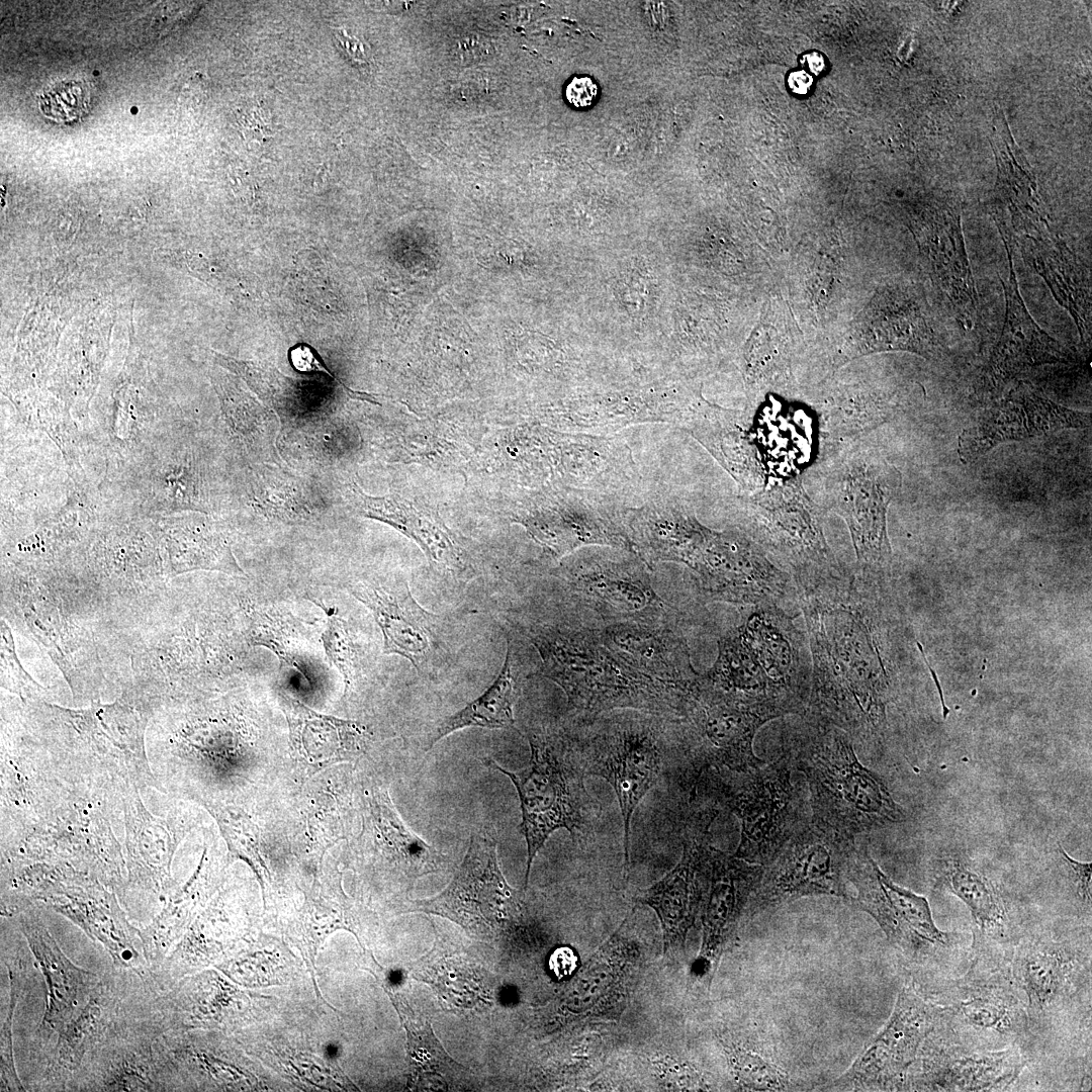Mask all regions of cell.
<instances>
[{"label":"cell","instance_id":"obj_41","mask_svg":"<svg viewBox=\"0 0 1092 1092\" xmlns=\"http://www.w3.org/2000/svg\"><path fill=\"white\" fill-rule=\"evenodd\" d=\"M519 695L518 680L512 671L511 646L508 641L503 667L493 682L478 698L457 713L443 719L429 738L430 749L446 736L466 727L502 729L514 725V705Z\"/></svg>","mask_w":1092,"mask_h":1092},{"label":"cell","instance_id":"obj_21","mask_svg":"<svg viewBox=\"0 0 1092 1092\" xmlns=\"http://www.w3.org/2000/svg\"><path fill=\"white\" fill-rule=\"evenodd\" d=\"M348 592L372 613L383 652L406 658L418 673L434 676L447 661L444 619L425 610L401 580L360 581Z\"/></svg>","mask_w":1092,"mask_h":1092},{"label":"cell","instance_id":"obj_6","mask_svg":"<svg viewBox=\"0 0 1092 1092\" xmlns=\"http://www.w3.org/2000/svg\"><path fill=\"white\" fill-rule=\"evenodd\" d=\"M793 769L783 750L771 762L746 770H706L710 772L709 794L741 821L734 856L767 867L785 843L811 820L803 788L793 782Z\"/></svg>","mask_w":1092,"mask_h":1092},{"label":"cell","instance_id":"obj_12","mask_svg":"<svg viewBox=\"0 0 1092 1092\" xmlns=\"http://www.w3.org/2000/svg\"><path fill=\"white\" fill-rule=\"evenodd\" d=\"M845 880L853 893L849 892L844 902L872 916L887 939L910 963H934L958 944V933L943 931L935 924L926 897L892 881L866 844L855 843L852 847Z\"/></svg>","mask_w":1092,"mask_h":1092},{"label":"cell","instance_id":"obj_39","mask_svg":"<svg viewBox=\"0 0 1092 1092\" xmlns=\"http://www.w3.org/2000/svg\"><path fill=\"white\" fill-rule=\"evenodd\" d=\"M698 684L725 699L746 705H777L796 714L771 686L735 628L718 640V655Z\"/></svg>","mask_w":1092,"mask_h":1092},{"label":"cell","instance_id":"obj_28","mask_svg":"<svg viewBox=\"0 0 1092 1092\" xmlns=\"http://www.w3.org/2000/svg\"><path fill=\"white\" fill-rule=\"evenodd\" d=\"M936 886L958 897L974 922L972 953L1006 956L1020 935L999 884L972 857L950 852L933 864Z\"/></svg>","mask_w":1092,"mask_h":1092},{"label":"cell","instance_id":"obj_11","mask_svg":"<svg viewBox=\"0 0 1092 1092\" xmlns=\"http://www.w3.org/2000/svg\"><path fill=\"white\" fill-rule=\"evenodd\" d=\"M937 998L931 999L939 1008L936 1025L967 1043L990 1050L1022 1048L1030 1033L1024 1002L1004 959L973 956L966 975Z\"/></svg>","mask_w":1092,"mask_h":1092},{"label":"cell","instance_id":"obj_19","mask_svg":"<svg viewBox=\"0 0 1092 1092\" xmlns=\"http://www.w3.org/2000/svg\"><path fill=\"white\" fill-rule=\"evenodd\" d=\"M600 492L580 489L572 494L538 496L525 506L516 522L555 560L586 546L633 552L623 511L614 509Z\"/></svg>","mask_w":1092,"mask_h":1092},{"label":"cell","instance_id":"obj_29","mask_svg":"<svg viewBox=\"0 0 1092 1092\" xmlns=\"http://www.w3.org/2000/svg\"><path fill=\"white\" fill-rule=\"evenodd\" d=\"M134 972L113 970L102 976L85 1005L60 1029L47 1063L41 1090L66 1091L85 1055L115 1027Z\"/></svg>","mask_w":1092,"mask_h":1092},{"label":"cell","instance_id":"obj_46","mask_svg":"<svg viewBox=\"0 0 1092 1092\" xmlns=\"http://www.w3.org/2000/svg\"><path fill=\"white\" fill-rule=\"evenodd\" d=\"M214 358L217 364L244 378L255 393L273 408L285 412L291 407L292 382L276 369L254 362L236 360L216 352Z\"/></svg>","mask_w":1092,"mask_h":1092},{"label":"cell","instance_id":"obj_31","mask_svg":"<svg viewBox=\"0 0 1092 1092\" xmlns=\"http://www.w3.org/2000/svg\"><path fill=\"white\" fill-rule=\"evenodd\" d=\"M18 927L44 978L46 1010L35 1030V1039L46 1046L85 1005L101 977L76 966L36 912H20Z\"/></svg>","mask_w":1092,"mask_h":1092},{"label":"cell","instance_id":"obj_34","mask_svg":"<svg viewBox=\"0 0 1092 1092\" xmlns=\"http://www.w3.org/2000/svg\"><path fill=\"white\" fill-rule=\"evenodd\" d=\"M1009 262L1008 280H1002L1005 317L998 342L993 347L988 373L995 383L1005 381L1023 370L1049 363L1066 362L1065 348L1046 334L1030 315L1019 291L1011 246L1003 240Z\"/></svg>","mask_w":1092,"mask_h":1092},{"label":"cell","instance_id":"obj_40","mask_svg":"<svg viewBox=\"0 0 1092 1092\" xmlns=\"http://www.w3.org/2000/svg\"><path fill=\"white\" fill-rule=\"evenodd\" d=\"M165 547L173 572L208 569L244 575L230 545L204 518L171 521L165 533Z\"/></svg>","mask_w":1092,"mask_h":1092},{"label":"cell","instance_id":"obj_35","mask_svg":"<svg viewBox=\"0 0 1092 1092\" xmlns=\"http://www.w3.org/2000/svg\"><path fill=\"white\" fill-rule=\"evenodd\" d=\"M351 496L362 516L383 522L413 539L444 573L459 579L473 575L464 549L435 514L395 495H367L356 483Z\"/></svg>","mask_w":1092,"mask_h":1092},{"label":"cell","instance_id":"obj_10","mask_svg":"<svg viewBox=\"0 0 1092 1092\" xmlns=\"http://www.w3.org/2000/svg\"><path fill=\"white\" fill-rule=\"evenodd\" d=\"M788 715L777 705H746L702 688L697 680L686 714L675 719L676 749L686 762L690 797L708 769L742 771L764 763L752 748L758 729L767 721Z\"/></svg>","mask_w":1092,"mask_h":1092},{"label":"cell","instance_id":"obj_23","mask_svg":"<svg viewBox=\"0 0 1092 1092\" xmlns=\"http://www.w3.org/2000/svg\"><path fill=\"white\" fill-rule=\"evenodd\" d=\"M1089 425L1090 414L1060 405L1033 386L1020 382L963 431L958 453L968 463L1004 442Z\"/></svg>","mask_w":1092,"mask_h":1092},{"label":"cell","instance_id":"obj_27","mask_svg":"<svg viewBox=\"0 0 1092 1092\" xmlns=\"http://www.w3.org/2000/svg\"><path fill=\"white\" fill-rule=\"evenodd\" d=\"M640 965L638 946L618 929L589 957L566 989V1018L619 1019L633 992Z\"/></svg>","mask_w":1092,"mask_h":1092},{"label":"cell","instance_id":"obj_44","mask_svg":"<svg viewBox=\"0 0 1092 1092\" xmlns=\"http://www.w3.org/2000/svg\"><path fill=\"white\" fill-rule=\"evenodd\" d=\"M9 978V995L5 1017L1 1021L0 1033V1090L26 1091L17 1074L13 1053L12 1026L16 1006L24 991L27 970L19 959L5 960Z\"/></svg>","mask_w":1092,"mask_h":1092},{"label":"cell","instance_id":"obj_33","mask_svg":"<svg viewBox=\"0 0 1092 1092\" xmlns=\"http://www.w3.org/2000/svg\"><path fill=\"white\" fill-rule=\"evenodd\" d=\"M598 633L615 655L637 670L677 686H696L700 673L686 638L662 621L610 624Z\"/></svg>","mask_w":1092,"mask_h":1092},{"label":"cell","instance_id":"obj_53","mask_svg":"<svg viewBox=\"0 0 1092 1092\" xmlns=\"http://www.w3.org/2000/svg\"><path fill=\"white\" fill-rule=\"evenodd\" d=\"M788 84L793 92L806 94L812 85V78L805 71H797L789 76Z\"/></svg>","mask_w":1092,"mask_h":1092},{"label":"cell","instance_id":"obj_42","mask_svg":"<svg viewBox=\"0 0 1092 1092\" xmlns=\"http://www.w3.org/2000/svg\"><path fill=\"white\" fill-rule=\"evenodd\" d=\"M396 1009L407 1034V1051L415 1084L420 1087L447 1089L461 1080L467 1069L455 1062L433 1032L429 1018L415 1017L408 1005L400 1000Z\"/></svg>","mask_w":1092,"mask_h":1092},{"label":"cell","instance_id":"obj_3","mask_svg":"<svg viewBox=\"0 0 1092 1092\" xmlns=\"http://www.w3.org/2000/svg\"><path fill=\"white\" fill-rule=\"evenodd\" d=\"M804 720L788 733L783 750L805 776L813 822L855 839L860 833L907 819L884 780L858 760L845 732Z\"/></svg>","mask_w":1092,"mask_h":1092},{"label":"cell","instance_id":"obj_14","mask_svg":"<svg viewBox=\"0 0 1092 1092\" xmlns=\"http://www.w3.org/2000/svg\"><path fill=\"white\" fill-rule=\"evenodd\" d=\"M1090 941L1056 932L1020 934L1005 966L1009 978L1023 997L1031 1030L1071 1005L1083 992H1090Z\"/></svg>","mask_w":1092,"mask_h":1092},{"label":"cell","instance_id":"obj_52","mask_svg":"<svg viewBox=\"0 0 1092 1092\" xmlns=\"http://www.w3.org/2000/svg\"><path fill=\"white\" fill-rule=\"evenodd\" d=\"M576 961L577 959L572 949L560 947L551 954L549 968L558 979H562L572 974L576 967Z\"/></svg>","mask_w":1092,"mask_h":1092},{"label":"cell","instance_id":"obj_13","mask_svg":"<svg viewBox=\"0 0 1092 1092\" xmlns=\"http://www.w3.org/2000/svg\"><path fill=\"white\" fill-rule=\"evenodd\" d=\"M684 565L710 602L779 605L793 588L790 574L738 528L716 531L703 525Z\"/></svg>","mask_w":1092,"mask_h":1092},{"label":"cell","instance_id":"obj_26","mask_svg":"<svg viewBox=\"0 0 1092 1092\" xmlns=\"http://www.w3.org/2000/svg\"><path fill=\"white\" fill-rule=\"evenodd\" d=\"M887 351H906L933 358L938 351L926 305L912 288L878 290L855 321L844 349L845 359Z\"/></svg>","mask_w":1092,"mask_h":1092},{"label":"cell","instance_id":"obj_24","mask_svg":"<svg viewBox=\"0 0 1092 1092\" xmlns=\"http://www.w3.org/2000/svg\"><path fill=\"white\" fill-rule=\"evenodd\" d=\"M751 608L735 630L771 686L802 717L812 669L806 635L778 604Z\"/></svg>","mask_w":1092,"mask_h":1092},{"label":"cell","instance_id":"obj_9","mask_svg":"<svg viewBox=\"0 0 1092 1092\" xmlns=\"http://www.w3.org/2000/svg\"><path fill=\"white\" fill-rule=\"evenodd\" d=\"M822 508L846 523L856 555V569L884 576L892 562L887 532L889 505L902 485L900 471L880 454L847 448L821 470Z\"/></svg>","mask_w":1092,"mask_h":1092},{"label":"cell","instance_id":"obj_45","mask_svg":"<svg viewBox=\"0 0 1092 1092\" xmlns=\"http://www.w3.org/2000/svg\"><path fill=\"white\" fill-rule=\"evenodd\" d=\"M313 602L324 610L327 616L326 628L322 634L324 649L328 660L341 673L345 692L355 685L360 673L357 648L347 622L338 615L337 609L326 606L323 602Z\"/></svg>","mask_w":1092,"mask_h":1092},{"label":"cell","instance_id":"obj_16","mask_svg":"<svg viewBox=\"0 0 1092 1092\" xmlns=\"http://www.w3.org/2000/svg\"><path fill=\"white\" fill-rule=\"evenodd\" d=\"M854 844L855 839L810 820L765 867L746 914L752 916L807 896L845 898L846 862Z\"/></svg>","mask_w":1092,"mask_h":1092},{"label":"cell","instance_id":"obj_4","mask_svg":"<svg viewBox=\"0 0 1092 1092\" xmlns=\"http://www.w3.org/2000/svg\"><path fill=\"white\" fill-rule=\"evenodd\" d=\"M528 740L530 760L518 771L485 760L489 768L511 780L519 796L520 828L527 843L524 892L534 858L549 836L558 829H566L573 838L586 836L601 814L599 802L586 791L573 741L547 730L529 732Z\"/></svg>","mask_w":1092,"mask_h":1092},{"label":"cell","instance_id":"obj_43","mask_svg":"<svg viewBox=\"0 0 1092 1092\" xmlns=\"http://www.w3.org/2000/svg\"><path fill=\"white\" fill-rule=\"evenodd\" d=\"M726 1058L739 1087L752 1091H784L791 1087L788 1074L761 1049L723 1042Z\"/></svg>","mask_w":1092,"mask_h":1092},{"label":"cell","instance_id":"obj_25","mask_svg":"<svg viewBox=\"0 0 1092 1092\" xmlns=\"http://www.w3.org/2000/svg\"><path fill=\"white\" fill-rule=\"evenodd\" d=\"M765 867L713 847L709 882L700 915L702 941L696 973L710 986L722 956L735 937Z\"/></svg>","mask_w":1092,"mask_h":1092},{"label":"cell","instance_id":"obj_49","mask_svg":"<svg viewBox=\"0 0 1092 1092\" xmlns=\"http://www.w3.org/2000/svg\"><path fill=\"white\" fill-rule=\"evenodd\" d=\"M1060 858L1065 866L1067 878L1080 903L1090 912L1092 896L1091 862H1082L1071 857L1059 844Z\"/></svg>","mask_w":1092,"mask_h":1092},{"label":"cell","instance_id":"obj_32","mask_svg":"<svg viewBox=\"0 0 1092 1092\" xmlns=\"http://www.w3.org/2000/svg\"><path fill=\"white\" fill-rule=\"evenodd\" d=\"M47 902L50 908L79 926L92 941L102 944L114 968L132 971L144 979L152 977L139 929L127 921L113 895L81 878L63 894Z\"/></svg>","mask_w":1092,"mask_h":1092},{"label":"cell","instance_id":"obj_36","mask_svg":"<svg viewBox=\"0 0 1092 1092\" xmlns=\"http://www.w3.org/2000/svg\"><path fill=\"white\" fill-rule=\"evenodd\" d=\"M1016 244L1024 261L1045 281L1053 296L1072 316L1083 343L1091 338L1089 269L1061 240L1050 235L1022 236Z\"/></svg>","mask_w":1092,"mask_h":1092},{"label":"cell","instance_id":"obj_18","mask_svg":"<svg viewBox=\"0 0 1092 1092\" xmlns=\"http://www.w3.org/2000/svg\"><path fill=\"white\" fill-rule=\"evenodd\" d=\"M938 1017V1006L913 983H906L884 1027L834 1086L854 1091L904 1090L909 1069Z\"/></svg>","mask_w":1092,"mask_h":1092},{"label":"cell","instance_id":"obj_54","mask_svg":"<svg viewBox=\"0 0 1092 1092\" xmlns=\"http://www.w3.org/2000/svg\"><path fill=\"white\" fill-rule=\"evenodd\" d=\"M804 63L814 75H819L825 68L824 59L820 54L811 53L804 56Z\"/></svg>","mask_w":1092,"mask_h":1092},{"label":"cell","instance_id":"obj_47","mask_svg":"<svg viewBox=\"0 0 1092 1092\" xmlns=\"http://www.w3.org/2000/svg\"><path fill=\"white\" fill-rule=\"evenodd\" d=\"M289 361L291 366L298 372H322L330 376L337 381L339 385L344 389L347 395L353 399L366 400L372 403H378L374 399L373 395L367 392L356 391L345 385L339 378L335 377L329 368L326 366L321 355L310 345L300 343L289 350Z\"/></svg>","mask_w":1092,"mask_h":1092},{"label":"cell","instance_id":"obj_2","mask_svg":"<svg viewBox=\"0 0 1092 1092\" xmlns=\"http://www.w3.org/2000/svg\"><path fill=\"white\" fill-rule=\"evenodd\" d=\"M529 638L541 658L529 677L538 675L555 682L573 711L596 716L636 710L680 718L693 701L695 687L677 686L637 670L603 643L598 629L544 625Z\"/></svg>","mask_w":1092,"mask_h":1092},{"label":"cell","instance_id":"obj_8","mask_svg":"<svg viewBox=\"0 0 1092 1092\" xmlns=\"http://www.w3.org/2000/svg\"><path fill=\"white\" fill-rule=\"evenodd\" d=\"M617 712L595 719L585 738L573 743L585 777L602 778L615 791L624 826L627 872L632 816L662 775L669 718L636 710Z\"/></svg>","mask_w":1092,"mask_h":1092},{"label":"cell","instance_id":"obj_17","mask_svg":"<svg viewBox=\"0 0 1092 1092\" xmlns=\"http://www.w3.org/2000/svg\"><path fill=\"white\" fill-rule=\"evenodd\" d=\"M411 911L442 916L470 933L492 936L517 922L523 900L503 875L496 841L475 834L450 884L439 895L414 902Z\"/></svg>","mask_w":1092,"mask_h":1092},{"label":"cell","instance_id":"obj_1","mask_svg":"<svg viewBox=\"0 0 1092 1092\" xmlns=\"http://www.w3.org/2000/svg\"><path fill=\"white\" fill-rule=\"evenodd\" d=\"M879 577L856 568L797 589L811 655L802 717L832 725L851 741L882 744L899 681Z\"/></svg>","mask_w":1092,"mask_h":1092},{"label":"cell","instance_id":"obj_51","mask_svg":"<svg viewBox=\"0 0 1092 1092\" xmlns=\"http://www.w3.org/2000/svg\"><path fill=\"white\" fill-rule=\"evenodd\" d=\"M334 38L349 59L356 63H367L368 48L357 37L349 35L343 27L333 29Z\"/></svg>","mask_w":1092,"mask_h":1092},{"label":"cell","instance_id":"obj_30","mask_svg":"<svg viewBox=\"0 0 1092 1092\" xmlns=\"http://www.w3.org/2000/svg\"><path fill=\"white\" fill-rule=\"evenodd\" d=\"M918 249L934 288L967 329L973 325L978 296L959 217L947 207H932L915 224Z\"/></svg>","mask_w":1092,"mask_h":1092},{"label":"cell","instance_id":"obj_7","mask_svg":"<svg viewBox=\"0 0 1092 1092\" xmlns=\"http://www.w3.org/2000/svg\"><path fill=\"white\" fill-rule=\"evenodd\" d=\"M738 508V529L788 569L797 589L843 571L824 535L825 511L809 497L800 478L741 497Z\"/></svg>","mask_w":1092,"mask_h":1092},{"label":"cell","instance_id":"obj_20","mask_svg":"<svg viewBox=\"0 0 1092 1092\" xmlns=\"http://www.w3.org/2000/svg\"><path fill=\"white\" fill-rule=\"evenodd\" d=\"M1022 1051L1020 1046L979 1048L949 1032L934 1035L931 1031L909 1069L904 1090L1001 1091L1022 1072L1026 1064Z\"/></svg>","mask_w":1092,"mask_h":1092},{"label":"cell","instance_id":"obj_38","mask_svg":"<svg viewBox=\"0 0 1092 1092\" xmlns=\"http://www.w3.org/2000/svg\"><path fill=\"white\" fill-rule=\"evenodd\" d=\"M280 699L291 747L298 759L322 767L352 759L363 751L368 735L361 724L318 714L283 693Z\"/></svg>","mask_w":1092,"mask_h":1092},{"label":"cell","instance_id":"obj_48","mask_svg":"<svg viewBox=\"0 0 1092 1092\" xmlns=\"http://www.w3.org/2000/svg\"><path fill=\"white\" fill-rule=\"evenodd\" d=\"M1 654L2 677L12 686L14 692L33 693L40 689L18 662L10 630L4 622L1 624Z\"/></svg>","mask_w":1092,"mask_h":1092},{"label":"cell","instance_id":"obj_15","mask_svg":"<svg viewBox=\"0 0 1092 1092\" xmlns=\"http://www.w3.org/2000/svg\"><path fill=\"white\" fill-rule=\"evenodd\" d=\"M602 548L583 547L555 575L609 625L663 621L666 604L651 584V569L633 552L613 554Z\"/></svg>","mask_w":1092,"mask_h":1092},{"label":"cell","instance_id":"obj_50","mask_svg":"<svg viewBox=\"0 0 1092 1092\" xmlns=\"http://www.w3.org/2000/svg\"><path fill=\"white\" fill-rule=\"evenodd\" d=\"M596 82L587 76L573 77L565 88L567 102L576 108L590 106L598 96Z\"/></svg>","mask_w":1092,"mask_h":1092},{"label":"cell","instance_id":"obj_22","mask_svg":"<svg viewBox=\"0 0 1092 1092\" xmlns=\"http://www.w3.org/2000/svg\"><path fill=\"white\" fill-rule=\"evenodd\" d=\"M717 815L716 810L709 808L689 818L679 861L636 898V902L648 906L657 915L664 953L684 947L689 932L700 918L714 847L710 826Z\"/></svg>","mask_w":1092,"mask_h":1092},{"label":"cell","instance_id":"obj_37","mask_svg":"<svg viewBox=\"0 0 1092 1092\" xmlns=\"http://www.w3.org/2000/svg\"><path fill=\"white\" fill-rule=\"evenodd\" d=\"M685 428L742 488L756 489L765 479L744 413L703 402Z\"/></svg>","mask_w":1092,"mask_h":1092},{"label":"cell","instance_id":"obj_5","mask_svg":"<svg viewBox=\"0 0 1092 1092\" xmlns=\"http://www.w3.org/2000/svg\"><path fill=\"white\" fill-rule=\"evenodd\" d=\"M162 992L153 979L134 975L120 1017L108 1036L88 1052L66 1091H169L177 1074L156 1046L170 1029L162 1008Z\"/></svg>","mask_w":1092,"mask_h":1092}]
</instances>
